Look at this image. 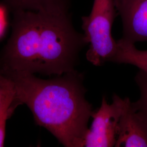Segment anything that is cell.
<instances>
[{"label": "cell", "mask_w": 147, "mask_h": 147, "mask_svg": "<svg viewBox=\"0 0 147 147\" xmlns=\"http://www.w3.org/2000/svg\"><path fill=\"white\" fill-rule=\"evenodd\" d=\"M11 33L0 52L1 73L59 76L74 71L87 45L70 13L12 12Z\"/></svg>", "instance_id": "6da1fadb"}, {"label": "cell", "mask_w": 147, "mask_h": 147, "mask_svg": "<svg viewBox=\"0 0 147 147\" xmlns=\"http://www.w3.org/2000/svg\"><path fill=\"white\" fill-rule=\"evenodd\" d=\"M135 82L140 90L139 99L132 102L133 106L138 112L141 113L147 121V74L140 70L135 78Z\"/></svg>", "instance_id": "30bf717a"}, {"label": "cell", "mask_w": 147, "mask_h": 147, "mask_svg": "<svg viewBox=\"0 0 147 147\" xmlns=\"http://www.w3.org/2000/svg\"><path fill=\"white\" fill-rule=\"evenodd\" d=\"M118 13L114 0H94L88 16L81 18L85 40L89 44L86 57L95 67L113 62L118 44L112 36V27Z\"/></svg>", "instance_id": "3957f363"}, {"label": "cell", "mask_w": 147, "mask_h": 147, "mask_svg": "<svg viewBox=\"0 0 147 147\" xmlns=\"http://www.w3.org/2000/svg\"><path fill=\"white\" fill-rule=\"evenodd\" d=\"M123 26L121 39L147 42V0H114Z\"/></svg>", "instance_id": "5b68a950"}, {"label": "cell", "mask_w": 147, "mask_h": 147, "mask_svg": "<svg viewBox=\"0 0 147 147\" xmlns=\"http://www.w3.org/2000/svg\"><path fill=\"white\" fill-rule=\"evenodd\" d=\"M115 147H147V121L127 97L124 99Z\"/></svg>", "instance_id": "8992f818"}, {"label": "cell", "mask_w": 147, "mask_h": 147, "mask_svg": "<svg viewBox=\"0 0 147 147\" xmlns=\"http://www.w3.org/2000/svg\"><path fill=\"white\" fill-rule=\"evenodd\" d=\"M6 89L5 88L0 85V107L2 105L3 99L5 96Z\"/></svg>", "instance_id": "7c38bea8"}, {"label": "cell", "mask_w": 147, "mask_h": 147, "mask_svg": "<svg viewBox=\"0 0 147 147\" xmlns=\"http://www.w3.org/2000/svg\"><path fill=\"white\" fill-rule=\"evenodd\" d=\"M5 28V18L3 9L0 7V38L3 34Z\"/></svg>", "instance_id": "8fae6325"}, {"label": "cell", "mask_w": 147, "mask_h": 147, "mask_svg": "<svg viewBox=\"0 0 147 147\" xmlns=\"http://www.w3.org/2000/svg\"><path fill=\"white\" fill-rule=\"evenodd\" d=\"M84 81L83 74L76 70L49 79L30 74L0 73V81L13 92V107L26 105L36 124L65 147H82L94 111L86 98Z\"/></svg>", "instance_id": "7a4b0ae2"}, {"label": "cell", "mask_w": 147, "mask_h": 147, "mask_svg": "<svg viewBox=\"0 0 147 147\" xmlns=\"http://www.w3.org/2000/svg\"><path fill=\"white\" fill-rule=\"evenodd\" d=\"M117 41L118 51L113 62L131 64L147 74V50H140L136 47L135 44L121 38Z\"/></svg>", "instance_id": "ba28073f"}, {"label": "cell", "mask_w": 147, "mask_h": 147, "mask_svg": "<svg viewBox=\"0 0 147 147\" xmlns=\"http://www.w3.org/2000/svg\"><path fill=\"white\" fill-rule=\"evenodd\" d=\"M11 12L22 11H40L51 14L70 13L73 0H3Z\"/></svg>", "instance_id": "52a82bcc"}, {"label": "cell", "mask_w": 147, "mask_h": 147, "mask_svg": "<svg viewBox=\"0 0 147 147\" xmlns=\"http://www.w3.org/2000/svg\"><path fill=\"white\" fill-rule=\"evenodd\" d=\"M124 99L114 93L109 104L103 96L101 106L92 115L93 121L84 134L82 147H115Z\"/></svg>", "instance_id": "277c9868"}, {"label": "cell", "mask_w": 147, "mask_h": 147, "mask_svg": "<svg viewBox=\"0 0 147 147\" xmlns=\"http://www.w3.org/2000/svg\"><path fill=\"white\" fill-rule=\"evenodd\" d=\"M0 85L6 89L5 98L0 107V147L5 146V127L7 121L13 115L15 109L13 107V94L7 85L0 81Z\"/></svg>", "instance_id": "9c48e42d"}]
</instances>
